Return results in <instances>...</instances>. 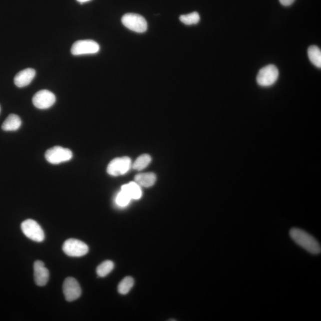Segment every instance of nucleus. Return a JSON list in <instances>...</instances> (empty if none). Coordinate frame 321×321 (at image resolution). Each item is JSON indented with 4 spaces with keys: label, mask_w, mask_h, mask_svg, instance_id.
I'll return each mask as SVG.
<instances>
[{
    "label": "nucleus",
    "mask_w": 321,
    "mask_h": 321,
    "mask_svg": "<svg viewBox=\"0 0 321 321\" xmlns=\"http://www.w3.org/2000/svg\"><path fill=\"white\" fill-rule=\"evenodd\" d=\"M289 235L296 244L313 255L321 254L320 243L310 233L301 229L294 227L290 230Z\"/></svg>",
    "instance_id": "nucleus-1"
},
{
    "label": "nucleus",
    "mask_w": 321,
    "mask_h": 321,
    "mask_svg": "<svg viewBox=\"0 0 321 321\" xmlns=\"http://www.w3.org/2000/svg\"><path fill=\"white\" fill-rule=\"evenodd\" d=\"M123 25L137 33H143L148 29L147 21L142 15L135 13L124 14L121 18Z\"/></svg>",
    "instance_id": "nucleus-2"
},
{
    "label": "nucleus",
    "mask_w": 321,
    "mask_h": 321,
    "mask_svg": "<svg viewBox=\"0 0 321 321\" xmlns=\"http://www.w3.org/2000/svg\"><path fill=\"white\" fill-rule=\"evenodd\" d=\"M45 157L49 163L58 164L70 160L73 154L70 149L56 146L46 151Z\"/></svg>",
    "instance_id": "nucleus-3"
},
{
    "label": "nucleus",
    "mask_w": 321,
    "mask_h": 321,
    "mask_svg": "<svg viewBox=\"0 0 321 321\" xmlns=\"http://www.w3.org/2000/svg\"><path fill=\"white\" fill-rule=\"evenodd\" d=\"M279 76L278 68L273 64H270L261 68L257 76V82L259 85L269 87L276 82Z\"/></svg>",
    "instance_id": "nucleus-4"
},
{
    "label": "nucleus",
    "mask_w": 321,
    "mask_h": 321,
    "mask_svg": "<svg viewBox=\"0 0 321 321\" xmlns=\"http://www.w3.org/2000/svg\"><path fill=\"white\" fill-rule=\"evenodd\" d=\"M132 167V161L129 157L116 158L109 163L107 171L112 176H118L128 172Z\"/></svg>",
    "instance_id": "nucleus-5"
},
{
    "label": "nucleus",
    "mask_w": 321,
    "mask_h": 321,
    "mask_svg": "<svg viewBox=\"0 0 321 321\" xmlns=\"http://www.w3.org/2000/svg\"><path fill=\"white\" fill-rule=\"evenodd\" d=\"M63 251L68 256L80 257L88 254L89 248L88 245L79 240L70 239L64 243Z\"/></svg>",
    "instance_id": "nucleus-6"
},
{
    "label": "nucleus",
    "mask_w": 321,
    "mask_h": 321,
    "mask_svg": "<svg viewBox=\"0 0 321 321\" xmlns=\"http://www.w3.org/2000/svg\"><path fill=\"white\" fill-rule=\"evenodd\" d=\"M21 228L24 235L33 241L41 242L45 239L44 232L35 221L28 219L23 221Z\"/></svg>",
    "instance_id": "nucleus-7"
},
{
    "label": "nucleus",
    "mask_w": 321,
    "mask_h": 321,
    "mask_svg": "<svg viewBox=\"0 0 321 321\" xmlns=\"http://www.w3.org/2000/svg\"><path fill=\"white\" fill-rule=\"evenodd\" d=\"M100 49L98 43L92 40H79L74 42L71 48V53L74 55L93 54Z\"/></svg>",
    "instance_id": "nucleus-8"
},
{
    "label": "nucleus",
    "mask_w": 321,
    "mask_h": 321,
    "mask_svg": "<svg viewBox=\"0 0 321 321\" xmlns=\"http://www.w3.org/2000/svg\"><path fill=\"white\" fill-rule=\"evenodd\" d=\"M55 95L48 90H39L32 98L35 107L42 110L50 108L55 104Z\"/></svg>",
    "instance_id": "nucleus-9"
},
{
    "label": "nucleus",
    "mask_w": 321,
    "mask_h": 321,
    "mask_svg": "<svg viewBox=\"0 0 321 321\" xmlns=\"http://www.w3.org/2000/svg\"><path fill=\"white\" fill-rule=\"evenodd\" d=\"M63 290L65 298L68 302L76 300L82 294L79 283L73 277H68L64 280Z\"/></svg>",
    "instance_id": "nucleus-10"
},
{
    "label": "nucleus",
    "mask_w": 321,
    "mask_h": 321,
    "mask_svg": "<svg viewBox=\"0 0 321 321\" xmlns=\"http://www.w3.org/2000/svg\"><path fill=\"white\" fill-rule=\"evenodd\" d=\"M34 279L37 285L43 286L46 285L49 279V271L46 269L44 264L40 261H36L34 263Z\"/></svg>",
    "instance_id": "nucleus-11"
},
{
    "label": "nucleus",
    "mask_w": 321,
    "mask_h": 321,
    "mask_svg": "<svg viewBox=\"0 0 321 321\" xmlns=\"http://www.w3.org/2000/svg\"><path fill=\"white\" fill-rule=\"evenodd\" d=\"M36 75V71L33 68H27L18 72L15 76L14 82L18 88H23L32 82Z\"/></svg>",
    "instance_id": "nucleus-12"
},
{
    "label": "nucleus",
    "mask_w": 321,
    "mask_h": 321,
    "mask_svg": "<svg viewBox=\"0 0 321 321\" xmlns=\"http://www.w3.org/2000/svg\"><path fill=\"white\" fill-rule=\"evenodd\" d=\"M21 125L20 118L17 115H9L2 124V129L4 131H15L20 128Z\"/></svg>",
    "instance_id": "nucleus-13"
},
{
    "label": "nucleus",
    "mask_w": 321,
    "mask_h": 321,
    "mask_svg": "<svg viewBox=\"0 0 321 321\" xmlns=\"http://www.w3.org/2000/svg\"><path fill=\"white\" fill-rule=\"evenodd\" d=\"M155 174L152 173L139 174L135 177V182L140 186L149 188L153 186L156 182Z\"/></svg>",
    "instance_id": "nucleus-14"
},
{
    "label": "nucleus",
    "mask_w": 321,
    "mask_h": 321,
    "mask_svg": "<svg viewBox=\"0 0 321 321\" xmlns=\"http://www.w3.org/2000/svg\"><path fill=\"white\" fill-rule=\"evenodd\" d=\"M121 190L125 191L132 199L138 200L142 197V192L141 186L135 182L126 184L121 187Z\"/></svg>",
    "instance_id": "nucleus-15"
},
{
    "label": "nucleus",
    "mask_w": 321,
    "mask_h": 321,
    "mask_svg": "<svg viewBox=\"0 0 321 321\" xmlns=\"http://www.w3.org/2000/svg\"><path fill=\"white\" fill-rule=\"evenodd\" d=\"M308 57L311 63L316 67H321V51L316 45H312L308 49Z\"/></svg>",
    "instance_id": "nucleus-16"
},
{
    "label": "nucleus",
    "mask_w": 321,
    "mask_h": 321,
    "mask_svg": "<svg viewBox=\"0 0 321 321\" xmlns=\"http://www.w3.org/2000/svg\"><path fill=\"white\" fill-rule=\"evenodd\" d=\"M151 162V157L147 154H143L136 159L132 164V168L135 170H142L144 169Z\"/></svg>",
    "instance_id": "nucleus-17"
},
{
    "label": "nucleus",
    "mask_w": 321,
    "mask_h": 321,
    "mask_svg": "<svg viewBox=\"0 0 321 321\" xmlns=\"http://www.w3.org/2000/svg\"><path fill=\"white\" fill-rule=\"evenodd\" d=\"M134 285V280L132 277H126L121 280L118 287V291L121 295H126L130 292Z\"/></svg>",
    "instance_id": "nucleus-18"
},
{
    "label": "nucleus",
    "mask_w": 321,
    "mask_h": 321,
    "mask_svg": "<svg viewBox=\"0 0 321 321\" xmlns=\"http://www.w3.org/2000/svg\"><path fill=\"white\" fill-rule=\"evenodd\" d=\"M114 264L111 261L103 262L96 269V273L101 277L107 276L114 269Z\"/></svg>",
    "instance_id": "nucleus-19"
},
{
    "label": "nucleus",
    "mask_w": 321,
    "mask_h": 321,
    "mask_svg": "<svg viewBox=\"0 0 321 321\" xmlns=\"http://www.w3.org/2000/svg\"><path fill=\"white\" fill-rule=\"evenodd\" d=\"M180 20L186 25H192L199 23L200 20V15L197 12L195 11L188 14L180 15Z\"/></svg>",
    "instance_id": "nucleus-20"
},
{
    "label": "nucleus",
    "mask_w": 321,
    "mask_h": 321,
    "mask_svg": "<svg viewBox=\"0 0 321 321\" xmlns=\"http://www.w3.org/2000/svg\"><path fill=\"white\" fill-rule=\"evenodd\" d=\"M131 199H131L129 195L125 191L121 189L120 192L117 195L116 202L118 206L124 207L129 204Z\"/></svg>",
    "instance_id": "nucleus-21"
},
{
    "label": "nucleus",
    "mask_w": 321,
    "mask_h": 321,
    "mask_svg": "<svg viewBox=\"0 0 321 321\" xmlns=\"http://www.w3.org/2000/svg\"><path fill=\"white\" fill-rule=\"evenodd\" d=\"M280 3L284 6H289L294 2L295 0H279Z\"/></svg>",
    "instance_id": "nucleus-22"
},
{
    "label": "nucleus",
    "mask_w": 321,
    "mask_h": 321,
    "mask_svg": "<svg viewBox=\"0 0 321 321\" xmlns=\"http://www.w3.org/2000/svg\"><path fill=\"white\" fill-rule=\"evenodd\" d=\"M76 1L81 3V4H83V3L89 2L90 1H91V0H76Z\"/></svg>",
    "instance_id": "nucleus-23"
},
{
    "label": "nucleus",
    "mask_w": 321,
    "mask_h": 321,
    "mask_svg": "<svg viewBox=\"0 0 321 321\" xmlns=\"http://www.w3.org/2000/svg\"><path fill=\"white\" fill-rule=\"evenodd\" d=\"M0 111H1V107H0Z\"/></svg>",
    "instance_id": "nucleus-24"
}]
</instances>
